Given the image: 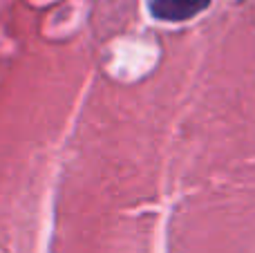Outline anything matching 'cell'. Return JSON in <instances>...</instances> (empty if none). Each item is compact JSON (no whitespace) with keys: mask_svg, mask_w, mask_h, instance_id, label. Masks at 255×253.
<instances>
[{"mask_svg":"<svg viewBox=\"0 0 255 253\" xmlns=\"http://www.w3.org/2000/svg\"><path fill=\"white\" fill-rule=\"evenodd\" d=\"M211 4V0H148L150 13L157 20L179 22L197 16Z\"/></svg>","mask_w":255,"mask_h":253,"instance_id":"cell-1","label":"cell"}]
</instances>
